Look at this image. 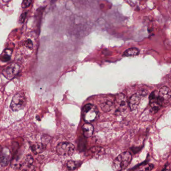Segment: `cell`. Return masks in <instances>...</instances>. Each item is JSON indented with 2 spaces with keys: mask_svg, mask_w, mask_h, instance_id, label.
I'll list each match as a JSON object with an SVG mask.
<instances>
[{
  "mask_svg": "<svg viewBox=\"0 0 171 171\" xmlns=\"http://www.w3.org/2000/svg\"><path fill=\"white\" fill-rule=\"evenodd\" d=\"M132 156L129 152L120 154L113 162V168L115 170L120 171L125 170L131 162Z\"/></svg>",
  "mask_w": 171,
  "mask_h": 171,
  "instance_id": "obj_1",
  "label": "cell"
},
{
  "mask_svg": "<svg viewBox=\"0 0 171 171\" xmlns=\"http://www.w3.org/2000/svg\"><path fill=\"white\" fill-rule=\"evenodd\" d=\"M56 151L59 155L70 156L74 153L75 146L71 142H61L57 146Z\"/></svg>",
  "mask_w": 171,
  "mask_h": 171,
  "instance_id": "obj_4",
  "label": "cell"
},
{
  "mask_svg": "<svg viewBox=\"0 0 171 171\" xmlns=\"http://www.w3.org/2000/svg\"><path fill=\"white\" fill-rule=\"evenodd\" d=\"M27 14V12H25L22 14L20 16V18H19V22L20 23H23L25 22V20L26 19V16Z\"/></svg>",
  "mask_w": 171,
  "mask_h": 171,
  "instance_id": "obj_20",
  "label": "cell"
},
{
  "mask_svg": "<svg viewBox=\"0 0 171 171\" xmlns=\"http://www.w3.org/2000/svg\"><path fill=\"white\" fill-rule=\"evenodd\" d=\"M140 96L138 94H134L132 96L128 102L129 106L132 111H134L137 108L140 103Z\"/></svg>",
  "mask_w": 171,
  "mask_h": 171,
  "instance_id": "obj_9",
  "label": "cell"
},
{
  "mask_svg": "<svg viewBox=\"0 0 171 171\" xmlns=\"http://www.w3.org/2000/svg\"><path fill=\"white\" fill-rule=\"evenodd\" d=\"M25 45L26 47H27L28 48L30 49H33V43H32L31 40H30V39H29L27 41H26V42L25 43Z\"/></svg>",
  "mask_w": 171,
  "mask_h": 171,
  "instance_id": "obj_19",
  "label": "cell"
},
{
  "mask_svg": "<svg viewBox=\"0 0 171 171\" xmlns=\"http://www.w3.org/2000/svg\"><path fill=\"white\" fill-rule=\"evenodd\" d=\"M162 171H171V169L169 167H167L165 168Z\"/></svg>",
  "mask_w": 171,
  "mask_h": 171,
  "instance_id": "obj_22",
  "label": "cell"
},
{
  "mask_svg": "<svg viewBox=\"0 0 171 171\" xmlns=\"http://www.w3.org/2000/svg\"><path fill=\"white\" fill-rule=\"evenodd\" d=\"M78 162L73 160H69L67 163V167L70 171L76 170L78 167Z\"/></svg>",
  "mask_w": 171,
  "mask_h": 171,
  "instance_id": "obj_16",
  "label": "cell"
},
{
  "mask_svg": "<svg viewBox=\"0 0 171 171\" xmlns=\"http://www.w3.org/2000/svg\"><path fill=\"white\" fill-rule=\"evenodd\" d=\"M140 51L138 49L136 48H132L128 49L124 52L123 56L125 57H133V56H137L139 54Z\"/></svg>",
  "mask_w": 171,
  "mask_h": 171,
  "instance_id": "obj_13",
  "label": "cell"
},
{
  "mask_svg": "<svg viewBox=\"0 0 171 171\" xmlns=\"http://www.w3.org/2000/svg\"></svg>",
  "mask_w": 171,
  "mask_h": 171,
  "instance_id": "obj_24",
  "label": "cell"
},
{
  "mask_svg": "<svg viewBox=\"0 0 171 171\" xmlns=\"http://www.w3.org/2000/svg\"><path fill=\"white\" fill-rule=\"evenodd\" d=\"M82 115L83 119L86 123H91L97 118L99 110L96 106L88 104L83 107L82 110Z\"/></svg>",
  "mask_w": 171,
  "mask_h": 171,
  "instance_id": "obj_2",
  "label": "cell"
},
{
  "mask_svg": "<svg viewBox=\"0 0 171 171\" xmlns=\"http://www.w3.org/2000/svg\"><path fill=\"white\" fill-rule=\"evenodd\" d=\"M10 158V151L5 148L0 152V170L8 165Z\"/></svg>",
  "mask_w": 171,
  "mask_h": 171,
  "instance_id": "obj_8",
  "label": "cell"
},
{
  "mask_svg": "<svg viewBox=\"0 0 171 171\" xmlns=\"http://www.w3.org/2000/svg\"><path fill=\"white\" fill-rule=\"evenodd\" d=\"M32 0H23L22 4V7L23 8H26L31 5Z\"/></svg>",
  "mask_w": 171,
  "mask_h": 171,
  "instance_id": "obj_18",
  "label": "cell"
},
{
  "mask_svg": "<svg viewBox=\"0 0 171 171\" xmlns=\"http://www.w3.org/2000/svg\"><path fill=\"white\" fill-rule=\"evenodd\" d=\"M6 54H3V56L2 57L1 60L3 61H7L10 59V56L8 54H7V53H6Z\"/></svg>",
  "mask_w": 171,
  "mask_h": 171,
  "instance_id": "obj_21",
  "label": "cell"
},
{
  "mask_svg": "<svg viewBox=\"0 0 171 171\" xmlns=\"http://www.w3.org/2000/svg\"><path fill=\"white\" fill-rule=\"evenodd\" d=\"M26 104V98L23 93H18L15 95L12 100L10 108L14 112L23 109Z\"/></svg>",
  "mask_w": 171,
  "mask_h": 171,
  "instance_id": "obj_3",
  "label": "cell"
},
{
  "mask_svg": "<svg viewBox=\"0 0 171 171\" xmlns=\"http://www.w3.org/2000/svg\"><path fill=\"white\" fill-rule=\"evenodd\" d=\"M104 152V149L102 147H92L89 150V153L91 154L93 157H98L102 155Z\"/></svg>",
  "mask_w": 171,
  "mask_h": 171,
  "instance_id": "obj_14",
  "label": "cell"
},
{
  "mask_svg": "<svg viewBox=\"0 0 171 171\" xmlns=\"http://www.w3.org/2000/svg\"><path fill=\"white\" fill-rule=\"evenodd\" d=\"M150 105L155 111H158L165 102L159 93L158 91H155L152 93L149 97Z\"/></svg>",
  "mask_w": 171,
  "mask_h": 171,
  "instance_id": "obj_5",
  "label": "cell"
},
{
  "mask_svg": "<svg viewBox=\"0 0 171 171\" xmlns=\"http://www.w3.org/2000/svg\"><path fill=\"white\" fill-rule=\"evenodd\" d=\"M45 146L40 142H35L32 144L31 146L32 151L35 154H40L43 152L45 149Z\"/></svg>",
  "mask_w": 171,
  "mask_h": 171,
  "instance_id": "obj_12",
  "label": "cell"
},
{
  "mask_svg": "<svg viewBox=\"0 0 171 171\" xmlns=\"http://www.w3.org/2000/svg\"><path fill=\"white\" fill-rule=\"evenodd\" d=\"M20 70V67L17 63H12L3 70V74L8 79L14 78Z\"/></svg>",
  "mask_w": 171,
  "mask_h": 171,
  "instance_id": "obj_6",
  "label": "cell"
},
{
  "mask_svg": "<svg viewBox=\"0 0 171 171\" xmlns=\"http://www.w3.org/2000/svg\"><path fill=\"white\" fill-rule=\"evenodd\" d=\"M114 104L119 111H124L129 105L127 97L123 94H119L116 97Z\"/></svg>",
  "mask_w": 171,
  "mask_h": 171,
  "instance_id": "obj_7",
  "label": "cell"
},
{
  "mask_svg": "<svg viewBox=\"0 0 171 171\" xmlns=\"http://www.w3.org/2000/svg\"><path fill=\"white\" fill-rule=\"evenodd\" d=\"M0 149H1V146H0Z\"/></svg>",
  "mask_w": 171,
  "mask_h": 171,
  "instance_id": "obj_23",
  "label": "cell"
},
{
  "mask_svg": "<svg viewBox=\"0 0 171 171\" xmlns=\"http://www.w3.org/2000/svg\"><path fill=\"white\" fill-rule=\"evenodd\" d=\"M159 93L166 103L171 98V91L167 87H163L158 91Z\"/></svg>",
  "mask_w": 171,
  "mask_h": 171,
  "instance_id": "obj_11",
  "label": "cell"
},
{
  "mask_svg": "<svg viewBox=\"0 0 171 171\" xmlns=\"http://www.w3.org/2000/svg\"><path fill=\"white\" fill-rule=\"evenodd\" d=\"M114 105V103L112 102L111 101H106L104 102L102 104L101 107L104 111L107 112L111 110V109L112 108Z\"/></svg>",
  "mask_w": 171,
  "mask_h": 171,
  "instance_id": "obj_15",
  "label": "cell"
},
{
  "mask_svg": "<svg viewBox=\"0 0 171 171\" xmlns=\"http://www.w3.org/2000/svg\"><path fill=\"white\" fill-rule=\"evenodd\" d=\"M82 131L84 137L87 138H89L93 135L94 131V128L93 125L90 123H86L83 125L82 127Z\"/></svg>",
  "mask_w": 171,
  "mask_h": 171,
  "instance_id": "obj_10",
  "label": "cell"
},
{
  "mask_svg": "<svg viewBox=\"0 0 171 171\" xmlns=\"http://www.w3.org/2000/svg\"><path fill=\"white\" fill-rule=\"evenodd\" d=\"M154 168L153 164H146L139 167L136 171H151Z\"/></svg>",
  "mask_w": 171,
  "mask_h": 171,
  "instance_id": "obj_17",
  "label": "cell"
}]
</instances>
